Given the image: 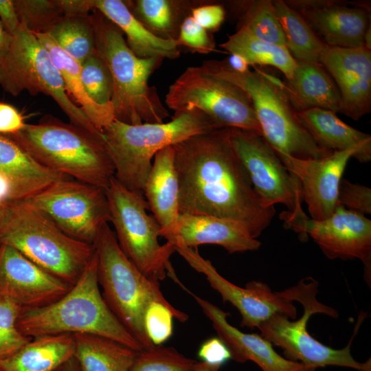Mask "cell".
Instances as JSON below:
<instances>
[{
  "label": "cell",
  "mask_w": 371,
  "mask_h": 371,
  "mask_svg": "<svg viewBox=\"0 0 371 371\" xmlns=\"http://www.w3.org/2000/svg\"><path fill=\"white\" fill-rule=\"evenodd\" d=\"M222 63L230 70L237 73H245L249 70L247 61L240 55L230 54L229 57Z\"/></svg>",
  "instance_id": "cell-49"
},
{
  "label": "cell",
  "mask_w": 371,
  "mask_h": 371,
  "mask_svg": "<svg viewBox=\"0 0 371 371\" xmlns=\"http://www.w3.org/2000/svg\"><path fill=\"white\" fill-rule=\"evenodd\" d=\"M211 74L244 90L249 96L262 137L277 154L297 159H320L333 152L319 147L299 122L285 91V82L256 67L237 73L222 61L206 60L202 65Z\"/></svg>",
  "instance_id": "cell-6"
},
{
  "label": "cell",
  "mask_w": 371,
  "mask_h": 371,
  "mask_svg": "<svg viewBox=\"0 0 371 371\" xmlns=\"http://www.w3.org/2000/svg\"><path fill=\"white\" fill-rule=\"evenodd\" d=\"M22 201L67 235L91 245L110 222L106 190L71 178L56 181Z\"/></svg>",
  "instance_id": "cell-13"
},
{
  "label": "cell",
  "mask_w": 371,
  "mask_h": 371,
  "mask_svg": "<svg viewBox=\"0 0 371 371\" xmlns=\"http://www.w3.org/2000/svg\"><path fill=\"white\" fill-rule=\"evenodd\" d=\"M49 34L60 48L80 64L96 52L91 14L65 16Z\"/></svg>",
  "instance_id": "cell-35"
},
{
  "label": "cell",
  "mask_w": 371,
  "mask_h": 371,
  "mask_svg": "<svg viewBox=\"0 0 371 371\" xmlns=\"http://www.w3.org/2000/svg\"><path fill=\"white\" fill-rule=\"evenodd\" d=\"M20 23L34 34H49L64 17L59 0H14Z\"/></svg>",
  "instance_id": "cell-36"
},
{
  "label": "cell",
  "mask_w": 371,
  "mask_h": 371,
  "mask_svg": "<svg viewBox=\"0 0 371 371\" xmlns=\"http://www.w3.org/2000/svg\"><path fill=\"white\" fill-rule=\"evenodd\" d=\"M229 137L265 207L281 203L292 210L299 201H302L299 180L286 169L261 134L229 128Z\"/></svg>",
  "instance_id": "cell-15"
},
{
  "label": "cell",
  "mask_w": 371,
  "mask_h": 371,
  "mask_svg": "<svg viewBox=\"0 0 371 371\" xmlns=\"http://www.w3.org/2000/svg\"><path fill=\"white\" fill-rule=\"evenodd\" d=\"M174 245L175 251L191 267L205 276L211 287L221 295L223 302H228L238 309L242 317L240 326L258 328L278 313L292 319L296 318L295 306L282 291L273 292L268 285L258 281H251L245 288L240 287L223 278L212 262L202 257L196 249L179 243Z\"/></svg>",
  "instance_id": "cell-16"
},
{
  "label": "cell",
  "mask_w": 371,
  "mask_h": 371,
  "mask_svg": "<svg viewBox=\"0 0 371 371\" xmlns=\"http://www.w3.org/2000/svg\"><path fill=\"white\" fill-rule=\"evenodd\" d=\"M228 3L238 17V28L244 27L262 40L285 47L284 34L271 1H233Z\"/></svg>",
  "instance_id": "cell-34"
},
{
  "label": "cell",
  "mask_w": 371,
  "mask_h": 371,
  "mask_svg": "<svg viewBox=\"0 0 371 371\" xmlns=\"http://www.w3.org/2000/svg\"><path fill=\"white\" fill-rule=\"evenodd\" d=\"M210 320L218 337L229 348L232 359L245 363L252 361L262 371H315L316 368L293 361L277 353L273 345L260 335L245 333L227 321L229 313L210 302L196 295L181 283Z\"/></svg>",
  "instance_id": "cell-21"
},
{
  "label": "cell",
  "mask_w": 371,
  "mask_h": 371,
  "mask_svg": "<svg viewBox=\"0 0 371 371\" xmlns=\"http://www.w3.org/2000/svg\"><path fill=\"white\" fill-rule=\"evenodd\" d=\"M126 5L145 27L159 38L176 41L184 19L205 1L131 0Z\"/></svg>",
  "instance_id": "cell-30"
},
{
  "label": "cell",
  "mask_w": 371,
  "mask_h": 371,
  "mask_svg": "<svg viewBox=\"0 0 371 371\" xmlns=\"http://www.w3.org/2000/svg\"><path fill=\"white\" fill-rule=\"evenodd\" d=\"M146 181L144 195L160 226L161 236L172 244L179 216V182L172 146L157 152Z\"/></svg>",
  "instance_id": "cell-23"
},
{
  "label": "cell",
  "mask_w": 371,
  "mask_h": 371,
  "mask_svg": "<svg viewBox=\"0 0 371 371\" xmlns=\"http://www.w3.org/2000/svg\"><path fill=\"white\" fill-rule=\"evenodd\" d=\"M0 86L14 96L23 91L49 95L69 117L70 124L93 135H102L68 96L47 49L21 23L12 35L8 53L0 59Z\"/></svg>",
  "instance_id": "cell-11"
},
{
  "label": "cell",
  "mask_w": 371,
  "mask_h": 371,
  "mask_svg": "<svg viewBox=\"0 0 371 371\" xmlns=\"http://www.w3.org/2000/svg\"><path fill=\"white\" fill-rule=\"evenodd\" d=\"M185 322L188 315L174 306L153 302L148 306L144 318L145 332L155 346L161 345L172 334V319Z\"/></svg>",
  "instance_id": "cell-40"
},
{
  "label": "cell",
  "mask_w": 371,
  "mask_h": 371,
  "mask_svg": "<svg viewBox=\"0 0 371 371\" xmlns=\"http://www.w3.org/2000/svg\"><path fill=\"white\" fill-rule=\"evenodd\" d=\"M196 362L172 347L154 345L137 352L129 371H192Z\"/></svg>",
  "instance_id": "cell-37"
},
{
  "label": "cell",
  "mask_w": 371,
  "mask_h": 371,
  "mask_svg": "<svg viewBox=\"0 0 371 371\" xmlns=\"http://www.w3.org/2000/svg\"><path fill=\"white\" fill-rule=\"evenodd\" d=\"M179 214L209 215L241 223L254 238L269 225L265 207L236 153L229 128L194 135L172 146Z\"/></svg>",
  "instance_id": "cell-1"
},
{
  "label": "cell",
  "mask_w": 371,
  "mask_h": 371,
  "mask_svg": "<svg viewBox=\"0 0 371 371\" xmlns=\"http://www.w3.org/2000/svg\"><path fill=\"white\" fill-rule=\"evenodd\" d=\"M277 155L286 169L299 180L302 201L307 205L311 218L315 220L329 217L339 205L338 188L349 159L354 157L363 163L357 148L333 151L320 159H302Z\"/></svg>",
  "instance_id": "cell-17"
},
{
  "label": "cell",
  "mask_w": 371,
  "mask_h": 371,
  "mask_svg": "<svg viewBox=\"0 0 371 371\" xmlns=\"http://www.w3.org/2000/svg\"><path fill=\"white\" fill-rule=\"evenodd\" d=\"M0 21L5 30L13 35L20 25L14 0H0Z\"/></svg>",
  "instance_id": "cell-46"
},
{
  "label": "cell",
  "mask_w": 371,
  "mask_h": 371,
  "mask_svg": "<svg viewBox=\"0 0 371 371\" xmlns=\"http://www.w3.org/2000/svg\"><path fill=\"white\" fill-rule=\"evenodd\" d=\"M91 18L96 52L106 64L112 77L111 102L115 120L131 125L164 122L170 114L155 87L148 84L150 76L163 59L137 57L115 24L98 11L91 14Z\"/></svg>",
  "instance_id": "cell-4"
},
{
  "label": "cell",
  "mask_w": 371,
  "mask_h": 371,
  "mask_svg": "<svg viewBox=\"0 0 371 371\" xmlns=\"http://www.w3.org/2000/svg\"><path fill=\"white\" fill-rule=\"evenodd\" d=\"M81 79L89 97L100 105L111 104L113 80L104 60L95 52L81 63Z\"/></svg>",
  "instance_id": "cell-38"
},
{
  "label": "cell",
  "mask_w": 371,
  "mask_h": 371,
  "mask_svg": "<svg viewBox=\"0 0 371 371\" xmlns=\"http://www.w3.org/2000/svg\"><path fill=\"white\" fill-rule=\"evenodd\" d=\"M94 10L115 24L126 36L130 49L139 58L175 59L180 55L175 41L157 37L130 11L124 1L93 0Z\"/></svg>",
  "instance_id": "cell-25"
},
{
  "label": "cell",
  "mask_w": 371,
  "mask_h": 371,
  "mask_svg": "<svg viewBox=\"0 0 371 371\" xmlns=\"http://www.w3.org/2000/svg\"><path fill=\"white\" fill-rule=\"evenodd\" d=\"M217 128L207 115L194 109L175 113L168 122L131 125L114 120L101 133L115 168V177L130 190L144 194L157 152Z\"/></svg>",
  "instance_id": "cell-5"
},
{
  "label": "cell",
  "mask_w": 371,
  "mask_h": 371,
  "mask_svg": "<svg viewBox=\"0 0 371 371\" xmlns=\"http://www.w3.org/2000/svg\"><path fill=\"white\" fill-rule=\"evenodd\" d=\"M220 46L229 54L240 55L249 65H268L278 69L286 80L293 77L297 65L285 47L262 40L244 27L238 28Z\"/></svg>",
  "instance_id": "cell-33"
},
{
  "label": "cell",
  "mask_w": 371,
  "mask_h": 371,
  "mask_svg": "<svg viewBox=\"0 0 371 371\" xmlns=\"http://www.w3.org/2000/svg\"><path fill=\"white\" fill-rule=\"evenodd\" d=\"M0 243L73 285L94 254L93 245L75 239L23 201L5 204Z\"/></svg>",
  "instance_id": "cell-7"
},
{
  "label": "cell",
  "mask_w": 371,
  "mask_h": 371,
  "mask_svg": "<svg viewBox=\"0 0 371 371\" xmlns=\"http://www.w3.org/2000/svg\"><path fill=\"white\" fill-rule=\"evenodd\" d=\"M65 16L88 15L94 10L93 0H59Z\"/></svg>",
  "instance_id": "cell-47"
},
{
  "label": "cell",
  "mask_w": 371,
  "mask_h": 371,
  "mask_svg": "<svg viewBox=\"0 0 371 371\" xmlns=\"http://www.w3.org/2000/svg\"><path fill=\"white\" fill-rule=\"evenodd\" d=\"M56 371H81V370L76 359L74 357L59 367Z\"/></svg>",
  "instance_id": "cell-51"
},
{
  "label": "cell",
  "mask_w": 371,
  "mask_h": 371,
  "mask_svg": "<svg viewBox=\"0 0 371 371\" xmlns=\"http://www.w3.org/2000/svg\"><path fill=\"white\" fill-rule=\"evenodd\" d=\"M0 371H3L2 369H1V366H0Z\"/></svg>",
  "instance_id": "cell-54"
},
{
  "label": "cell",
  "mask_w": 371,
  "mask_h": 371,
  "mask_svg": "<svg viewBox=\"0 0 371 371\" xmlns=\"http://www.w3.org/2000/svg\"><path fill=\"white\" fill-rule=\"evenodd\" d=\"M5 204L0 205V223H1L3 214Z\"/></svg>",
  "instance_id": "cell-53"
},
{
  "label": "cell",
  "mask_w": 371,
  "mask_h": 371,
  "mask_svg": "<svg viewBox=\"0 0 371 371\" xmlns=\"http://www.w3.org/2000/svg\"><path fill=\"white\" fill-rule=\"evenodd\" d=\"M16 201V198L11 181L5 175L0 173V205Z\"/></svg>",
  "instance_id": "cell-48"
},
{
  "label": "cell",
  "mask_w": 371,
  "mask_h": 371,
  "mask_svg": "<svg viewBox=\"0 0 371 371\" xmlns=\"http://www.w3.org/2000/svg\"><path fill=\"white\" fill-rule=\"evenodd\" d=\"M93 246L98 282L109 307L143 349L154 346L145 332L146 311L153 302L173 306L161 291L159 282L145 276L127 258L108 223L102 227Z\"/></svg>",
  "instance_id": "cell-8"
},
{
  "label": "cell",
  "mask_w": 371,
  "mask_h": 371,
  "mask_svg": "<svg viewBox=\"0 0 371 371\" xmlns=\"http://www.w3.org/2000/svg\"><path fill=\"white\" fill-rule=\"evenodd\" d=\"M72 334L43 335L30 341L12 355L0 360L3 371H56L74 357Z\"/></svg>",
  "instance_id": "cell-28"
},
{
  "label": "cell",
  "mask_w": 371,
  "mask_h": 371,
  "mask_svg": "<svg viewBox=\"0 0 371 371\" xmlns=\"http://www.w3.org/2000/svg\"><path fill=\"white\" fill-rule=\"evenodd\" d=\"M12 36L4 28L0 21V59L3 58L8 52Z\"/></svg>",
  "instance_id": "cell-50"
},
{
  "label": "cell",
  "mask_w": 371,
  "mask_h": 371,
  "mask_svg": "<svg viewBox=\"0 0 371 371\" xmlns=\"http://www.w3.org/2000/svg\"><path fill=\"white\" fill-rule=\"evenodd\" d=\"M26 124L21 113L13 106L0 102V134L13 135Z\"/></svg>",
  "instance_id": "cell-45"
},
{
  "label": "cell",
  "mask_w": 371,
  "mask_h": 371,
  "mask_svg": "<svg viewBox=\"0 0 371 371\" xmlns=\"http://www.w3.org/2000/svg\"><path fill=\"white\" fill-rule=\"evenodd\" d=\"M106 194L109 202L110 222L115 231L117 243L127 258L145 276L159 282L169 276L177 278L170 258L175 251L168 242L159 243L160 226L153 216L148 215V204L144 194L122 185L115 176Z\"/></svg>",
  "instance_id": "cell-10"
},
{
  "label": "cell",
  "mask_w": 371,
  "mask_h": 371,
  "mask_svg": "<svg viewBox=\"0 0 371 371\" xmlns=\"http://www.w3.org/2000/svg\"><path fill=\"white\" fill-rule=\"evenodd\" d=\"M165 102L175 113L198 109L219 128H239L262 135L248 94L203 66L186 69L169 87Z\"/></svg>",
  "instance_id": "cell-12"
},
{
  "label": "cell",
  "mask_w": 371,
  "mask_h": 371,
  "mask_svg": "<svg viewBox=\"0 0 371 371\" xmlns=\"http://www.w3.org/2000/svg\"><path fill=\"white\" fill-rule=\"evenodd\" d=\"M302 203L299 201L292 210L280 214L284 227L311 236L330 259H359L364 266L365 279L370 286V219L339 205L329 217L315 220L305 214Z\"/></svg>",
  "instance_id": "cell-14"
},
{
  "label": "cell",
  "mask_w": 371,
  "mask_h": 371,
  "mask_svg": "<svg viewBox=\"0 0 371 371\" xmlns=\"http://www.w3.org/2000/svg\"><path fill=\"white\" fill-rule=\"evenodd\" d=\"M71 286L0 243V295L22 308H34L57 300Z\"/></svg>",
  "instance_id": "cell-18"
},
{
  "label": "cell",
  "mask_w": 371,
  "mask_h": 371,
  "mask_svg": "<svg viewBox=\"0 0 371 371\" xmlns=\"http://www.w3.org/2000/svg\"><path fill=\"white\" fill-rule=\"evenodd\" d=\"M175 42L179 47L183 46L192 52L200 54H209L216 51L212 36L191 15L183 21Z\"/></svg>",
  "instance_id": "cell-41"
},
{
  "label": "cell",
  "mask_w": 371,
  "mask_h": 371,
  "mask_svg": "<svg viewBox=\"0 0 371 371\" xmlns=\"http://www.w3.org/2000/svg\"><path fill=\"white\" fill-rule=\"evenodd\" d=\"M17 326L21 333L30 338L89 334L111 339L136 351L143 350L101 294L95 250L78 280L65 295L44 306L22 308Z\"/></svg>",
  "instance_id": "cell-2"
},
{
  "label": "cell",
  "mask_w": 371,
  "mask_h": 371,
  "mask_svg": "<svg viewBox=\"0 0 371 371\" xmlns=\"http://www.w3.org/2000/svg\"><path fill=\"white\" fill-rule=\"evenodd\" d=\"M221 366L211 365L203 361L196 362L192 371H218Z\"/></svg>",
  "instance_id": "cell-52"
},
{
  "label": "cell",
  "mask_w": 371,
  "mask_h": 371,
  "mask_svg": "<svg viewBox=\"0 0 371 371\" xmlns=\"http://www.w3.org/2000/svg\"><path fill=\"white\" fill-rule=\"evenodd\" d=\"M296 62L293 77L285 82V91L296 112L317 108L339 113V89L324 66L319 63Z\"/></svg>",
  "instance_id": "cell-24"
},
{
  "label": "cell",
  "mask_w": 371,
  "mask_h": 371,
  "mask_svg": "<svg viewBox=\"0 0 371 371\" xmlns=\"http://www.w3.org/2000/svg\"><path fill=\"white\" fill-rule=\"evenodd\" d=\"M76 359L81 371H129L137 352L102 336L74 334Z\"/></svg>",
  "instance_id": "cell-31"
},
{
  "label": "cell",
  "mask_w": 371,
  "mask_h": 371,
  "mask_svg": "<svg viewBox=\"0 0 371 371\" xmlns=\"http://www.w3.org/2000/svg\"><path fill=\"white\" fill-rule=\"evenodd\" d=\"M271 1L284 34L285 47L293 58L296 61L319 63L323 53L329 46L304 18L284 1Z\"/></svg>",
  "instance_id": "cell-32"
},
{
  "label": "cell",
  "mask_w": 371,
  "mask_h": 371,
  "mask_svg": "<svg viewBox=\"0 0 371 371\" xmlns=\"http://www.w3.org/2000/svg\"><path fill=\"white\" fill-rule=\"evenodd\" d=\"M338 204L365 214H371V189L341 179L337 194Z\"/></svg>",
  "instance_id": "cell-42"
},
{
  "label": "cell",
  "mask_w": 371,
  "mask_h": 371,
  "mask_svg": "<svg viewBox=\"0 0 371 371\" xmlns=\"http://www.w3.org/2000/svg\"><path fill=\"white\" fill-rule=\"evenodd\" d=\"M225 14L223 5L208 1L196 6L191 12L192 17L207 32L218 30L225 20Z\"/></svg>",
  "instance_id": "cell-43"
},
{
  "label": "cell",
  "mask_w": 371,
  "mask_h": 371,
  "mask_svg": "<svg viewBox=\"0 0 371 371\" xmlns=\"http://www.w3.org/2000/svg\"><path fill=\"white\" fill-rule=\"evenodd\" d=\"M317 281L308 278L301 279L296 285L282 291L286 298L302 304L304 313L294 321L283 314L274 315L258 326L260 335L272 345L281 348L286 359L307 366L317 369L336 366L371 371L370 359L365 363L359 362L353 358L350 350L352 340L366 317L365 313H360L352 338L341 349H334L322 344L308 332L307 324L311 315L322 313L333 318L338 317L335 308L317 300Z\"/></svg>",
  "instance_id": "cell-9"
},
{
  "label": "cell",
  "mask_w": 371,
  "mask_h": 371,
  "mask_svg": "<svg viewBox=\"0 0 371 371\" xmlns=\"http://www.w3.org/2000/svg\"><path fill=\"white\" fill-rule=\"evenodd\" d=\"M0 173L11 181L16 201L24 200L56 181L70 178L41 166L12 139L1 134Z\"/></svg>",
  "instance_id": "cell-27"
},
{
  "label": "cell",
  "mask_w": 371,
  "mask_h": 371,
  "mask_svg": "<svg viewBox=\"0 0 371 371\" xmlns=\"http://www.w3.org/2000/svg\"><path fill=\"white\" fill-rule=\"evenodd\" d=\"M285 3L298 12L329 47L351 48L364 45L370 29V12L341 1L290 0Z\"/></svg>",
  "instance_id": "cell-20"
},
{
  "label": "cell",
  "mask_w": 371,
  "mask_h": 371,
  "mask_svg": "<svg viewBox=\"0 0 371 371\" xmlns=\"http://www.w3.org/2000/svg\"><path fill=\"white\" fill-rule=\"evenodd\" d=\"M35 35L47 49L60 71L69 98L83 111L93 125L101 132L115 120L112 104L100 105L94 102L84 88L81 79V64L60 48L49 34Z\"/></svg>",
  "instance_id": "cell-29"
},
{
  "label": "cell",
  "mask_w": 371,
  "mask_h": 371,
  "mask_svg": "<svg viewBox=\"0 0 371 371\" xmlns=\"http://www.w3.org/2000/svg\"><path fill=\"white\" fill-rule=\"evenodd\" d=\"M296 115L319 147L332 152L357 148L363 163L370 161V135L348 125L335 113L315 108L297 112Z\"/></svg>",
  "instance_id": "cell-26"
},
{
  "label": "cell",
  "mask_w": 371,
  "mask_h": 371,
  "mask_svg": "<svg viewBox=\"0 0 371 371\" xmlns=\"http://www.w3.org/2000/svg\"><path fill=\"white\" fill-rule=\"evenodd\" d=\"M196 249L204 244L223 247L229 253L254 251L261 243L239 222L209 215L181 214L172 244Z\"/></svg>",
  "instance_id": "cell-22"
},
{
  "label": "cell",
  "mask_w": 371,
  "mask_h": 371,
  "mask_svg": "<svg viewBox=\"0 0 371 371\" xmlns=\"http://www.w3.org/2000/svg\"><path fill=\"white\" fill-rule=\"evenodd\" d=\"M319 63L335 81L341 97L339 113L358 120L371 111V49L328 47Z\"/></svg>",
  "instance_id": "cell-19"
},
{
  "label": "cell",
  "mask_w": 371,
  "mask_h": 371,
  "mask_svg": "<svg viewBox=\"0 0 371 371\" xmlns=\"http://www.w3.org/2000/svg\"><path fill=\"white\" fill-rule=\"evenodd\" d=\"M21 309L19 304L0 295V360L12 355L31 339L17 326Z\"/></svg>",
  "instance_id": "cell-39"
},
{
  "label": "cell",
  "mask_w": 371,
  "mask_h": 371,
  "mask_svg": "<svg viewBox=\"0 0 371 371\" xmlns=\"http://www.w3.org/2000/svg\"><path fill=\"white\" fill-rule=\"evenodd\" d=\"M6 135L36 162L56 173L104 190L115 176L102 136L71 124L51 117Z\"/></svg>",
  "instance_id": "cell-3"
},
{
  "label": "cell",
  "mask_w": 371,
  "mask_h": 371,
  "mask_svg": "<svg viewBox=\"0 0 371 371\" xmlns=\"http://www.w3.org/2000/svg\"><path fill=\"white\" fill-rule=\"evenodd\" d=\"M198 356L203 362L219 366L232 359L229 348L218 337L205 340L199 348Z\"/></svg>",
  "instance_id": "cell-44"
}]
</instances>
